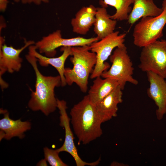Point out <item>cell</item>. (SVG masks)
Returning <instances> with one entry per match:
<instances>
[{
    "mask_svg": "<svg viewBox=\"0 0 166 166\" xmlns=\"http://www.w3.org/2000/svg\"><path fill=\"white\" fill-rule=\"evenodd\" d=\"M112 65L109 69L101 75L103 78H109L117 81L123 90L127 82L136 85L138 81L132 76L133 64L124 44L116 48L109 57Z\"/></svg>",
    "mask_w": 166,
    "mask_h": 166,
    "instance_id": "277c9868",
    "label": "cell"
},
{
    "mask_svg": "<svg viewBox=\"0 0 166 166\" xmlns=\"http://www.w3.org/2000/svg\"><path fill=\"white\" fill-rule=\"evenodd\" d=\"M98 41L96 37L89 38L81 37L64 38L62 37L61 30H58L43 37L34 45L39 53L44 54L48 57H53L56 54V49L59 47L90 45Z\"/></svg>",
    "mask_w": 166,
    "mask_h": 166,
    "instance_id": "ba28073f",
    "label": "cell"
},
{
    "mask_svg": "<svg viewBox=\"0 0 166 166\" xmlns=\"http://www.w3.org/2000/svg\"><path fill=\"white\" fill-rule=\"evenodd\" d=\"M57 108L60 114V125L64 128L65 130V138L62 146L57 149L59 152H65L69 153L73 158L76 166H96L98 165L101 160V158L93 162H87L83 161L80 157L77 150L74 141V136L71 130L70 122V119L69 117L67 112V103L64 100L57 99Z\"/></svg>",
    "mask_w": 166,
    "mask_h": 166,
    "instance_id": "30bf717a",
    "label": "cell"
},
{
    "mask_svg": "<svg viewBox=\"0 0 166 166\" xmlns=\"http://www.w3.org/2000/svg\"><path fill=\"white\" fill-rule=\"evenodd\" d=\"M25 57L32 67L36 76L35 90L32 91L28 106L32 110L41 111L47 116L57 108V99L55 97L54 89L61 86L60 77L59 75H43L39 70L38 60L34 56L28 52Z\"/></svg>",
    "mask_w": 166,
    "mask_h": 166,
    "instance_id": "6da1fadb",
    "label": "cell"
},
{
    "mask_svg": "<svg viewBox=\"0 0 166 166\" xmlns=\"http://www.w3.org/2000/svg\"><path fill=\"white\" fill-rule=\"evenodd\" d=\"M72 47H61V50L62 51V53L57 57H49L42 55L37 51L34 45L29 46L28 52L37 58L38 62L42 66L47 67L50 65L54 67L58 72L60 77L61 86L63 87L67 85L64 76L65 64L68 57L72 55Z\"/></svg>",
    "mask_w": 166,
    "mask_h": 166,
    "instance_id": "7c38bea8",
    "label": "cell"
},
{
    "mask_svg": "<svg viewBox=\"0 0 166 166\" xmlns=\"http://www.w3.org/2000/svg\"><path fill=\"white\" fill-rule=\"evenodd\" d=\"M126 33L119 34L114 31L104 38L92 43L89 45L90 50L96 54L97 62L90 78L94 79L101 76V74L110 68L105 61L111 54L114 49L124 44Z\"/></svg>",
    "mask_w": 166,
    "mask_h": 166,
    "instance_id": "8992f818",
    "label": "cell"
},
{
    "mask_svg": "<svg viewBox=\"0 0 166 166\" xmlns=\"http://www.w3.org/2000/svg\"><path fill=\"white\" fill-rule=\"evenodd\" d=\"M161 8L163 10H166V0H164L163 1Z\"/></svg>",
    "mask_w": 166,
    "mask_h": 166,
    "instance_id": "cb8c5ba5",
    "label": "cell"
},
{
    "mask_svg": "<svg viewBox=\"0 0 166 166\" xmlns=\"http://www.w3.org/2000/svg\"><path fill=\"white\" fill-rule=\"evenodd\" d=\"M105 7L97 8L93 31L99 40L114 32L117 21L111 19Z\"/></svg>",
    "mask_w": 166,
    "mask_h": 166,
    "instance_id": "ac0fdd59",
    "label": "cell"
},
{
    "mask_svg": "<svg viewBox=\"0 0 166 166\" xmlns=\"http://www.w3.org/2000/svg\"><path fill=\"white\" fill-rule=\"evenodd\" d=\"M149 86L147 90L148 96L157 107L156 114L160 120L166 113V81L165 78L151 71L146 72Z\"/></svg>",
    "mask_w": 166,
    "mask_h": 166,
    "instance_id": "8fae6325",
    "label": "cell"
},
{
    "mask_svg": "<svg viewBox=\"0 0 166 166\" xmlns=\"http://www.w3.org/2000/svg\"><path fill=\"white\" fill-rule=\"evenodd\" d=\"M70 121L79 144H87L103 134L101 121L96 105L88 95L75 105L70 110Z\"/></svg>",
    "mask_w": 166,
    "mask_h": 166,
    "instance_id": "7a4b0ae2",
    "label": "cell"
},
{
    "mask_svg": "<svg viewBox=\"0 0 166 166\" xmlns=\"http://www.w3.org/2000/svg\"><path fill=\"white\" fill-rule=\"evenodd\" d=\"M3 117L0 120V139L10 140L14 137L23 138L24 133L31 128V123L28 121H22L21 119L13 120L9 117V113L1 109Z\"/></svg>",
    "mask_w": 166,
    "mask_h": 166,
    "instance_id": "5bb4252c",
    "label": "cell"
},
{
    "mask_svg": "<svg viewBox=\"0 0 166 166\" xmlns=\"http://www.w3.org/2000/svg\"><path fill=\"white\" fill-rule=\"evenodd\" d=\"M97 77L93 81L88 95L92 103L96 105L113 91L119 84L117 81L109 78Z\"/></svg>",
    "mask_w": 166,
    "mask_h": 166,
    "instance_id": "e0dca14e",
    "label": "cell"
},
{
    "mask_svg": "<svg viewBox=\"0 0 166 166\" xmlns=\"http://www.w3.org/2000/svg\"><path fill=\"white\" fill-rule=\"evenodd\" d=\"M96 10L97 8L92 5L81 8L71 20L73 31L79 34H86L93 25Z\"/></svg>",
    "mask_w": 166,
    "mask_h": 166,
    "instance_id": "9a60e30c",
    "label": "cell"
},
{
    "mask_svg": "<svg viewBox=\"0 0 166 166\" xmlns=\"http://www.w3.org/2000/svg\"><path fill=\"white\" fill-rule=\"evenodd\" d=\"M139 69L151 71L166 78V40H157L142 47L140 57Z\"/></svg>",
    "mask_w": 166,
    "mask_h": 166,
    "instance_id": "52a82bcc",
    "label": "cell"
},
{
    "mask_svg": "<svg viewBox=\"0 0 166 166\" xmlns=\"http://www.w3.org/2000/svg\"><path fill=\"white\" fill-rule=\"evenodd\" d=\"M166 24V10L158 16L141 18L133 29V44L142 48L158 40L163 36V30Z\"/></svg>",
    "mask_w": 166,
    "mask_h": 166,
    "instance_id": "5b68a950",
    "label": "cell"
},
{
    "mask_svg": "<svg viewBox=\"0 0 166 166\" xmlns=\"http://www.w3.org/2000/svg\"><path fill=\"white\" fill-rule=\"evenodd\" d=\"M70 60L72 68H65L64 76L67 84L75 83L84 93L88 90V79L97 62L96 54L90 50L89 45L73 47Z\"/></svg>",
    "mask_w": 166,
    "mask_h": 166,
    "instance_id": "3957f363",
    "label": "cell"
},
{
    "mask_svg": "<svg viewBox=\"0 0 166 166\" xmlns=\"http://www.w3.org/2000/svg\"><path fill=\"white\" fill-rule=\"evenodd\" d=\"M134 0H103L100 1L102 7H106L108 5L114 7L115 13L110 18L117 21L127 20L130 13L132 10L131 5Z\"/></svg>",
    "mask_w": 166,
    "mask_h": 166,
    "instance_id": "d6986e66",
    "label": "cell"
},
{
    "mask_svg": "<svg viewBox=\"0 0 166 166\" xmlns=\"http://www.w3.org/2000/svg\"><path fill=\"white\" fill-rule=\"evenodd\" d=\"M46 160L44 159V160H42L40 161V162H39L38 164V165H47V164L46 163Z\"/></svg>",
    "mask_w": 166,
    "mask_h": 166,
    "instance_id": "d4e9b609",
    "label": "cell"
},
{
    "mask_svg": "<svg viewBox=\"0 0 166 166\" xmlns=\"http://www.w3.org/2000/svg\"><path fill=\"white\" fill-rule=\"evenodd\" d=\"M45 159L52 166H67L59 156V152L57 149L54 150L45 147L43 149Z\"/></svg>",
    "mask_w": 166,
    "mask_h": 166,
    "instance_id": "ffe728a7",
    "label": "cell"
},
{
    "mask_svg": "<svg viewBox=\"0 0 166 166\" xmlns=\"http://www.w3.org/2000/svg\"><path fill=\"white\" fill-rule=\"evenodd\" d=\"M16 2H21L23 4H30L34 3L37 5H39L42 3H48L49 0H13Z\"/></svg>",
    "mask_w": 166,
    "mask_h": 166,
    "instance_id": "44dd1931",
    "label": "cell"
},
{
    "mask_svg": "<svg viewBox=\"0 0 166 166\" xmlns=\"http://www.w3.org/2000/svg\"><path fill=\"white\" fill-rule=\"evenodd\" d=\"M122 90L119 85L95 105L98 116L102 123L117 116L118 105L123 101Z\"/></svg>",
    "mask_w": 166,
    "mask_h": 166,
    "instance_id": "4fadbf2b",
    "label": "cell"
},
{
    "mask_svg": "<svg viewBox=\"0 0 166 166\" xmlns=\"http://www.w3.org/2000/svg\"><path fill=\"white\" fill-rule=\"evenodd\" d=\"M163 11L161 8L155 4L153 0H134L127 21L129 24L132 25L142 18L158 16Z\"/></svg>",
    "mask_w": 166,
    "mask_h": 166,
    "instance_id": "2e32d148",
    "label": "cell"
},
{
    "mask_svg": "<svg viewBox=\"0 0 166 166\" xmlns=\"http://www.w3.org/2000/svg\"><path fill=\"white\" fill-rule=\"evenodd\" d=\"M110 166H127L128 165L122 163H119L116 161H113L111 163Z\"/></svg>",
    "mask_w": 166,
    "mask_h": 166,
    "instance_id": "603a6c76",
    "label": "cell"
},
{
    "mask_svg": "<svg viewBox=\"0 0 166 166\" xmlns=\"http://www.w3.org/2000/svg\"><path fill=\"white\" fill-rule=\"evenodd\" d=\"M34 41H25L24 45L16 49L12 45L5 43L3 38H0V84L2 90L7 88L8 84L2 79V76L6 72L12 73L20 71L23 61L20 57L21 53L27 48L34 45Z\"/></svg>",
    "mask_w": 166,
    "mask_h": 166,
    "instance_id": "9c48e42d",
    "label": "cell"
},
{
    "mask_svg": "<svg viewBox=\"0 0 166 166\" xmlns=\"http://www.w3.org/2000/svg\"><path fill=\"white\" fill-rule=\"evenodd\" d=\"M8 2V0H0V10L1 12L6 10Z\"/></svg>",
    "mask_w": 166,
    "mask_h": 166,
    "instance_id": "7402d4cb",
    "label": "cell"
}]
</instances>
